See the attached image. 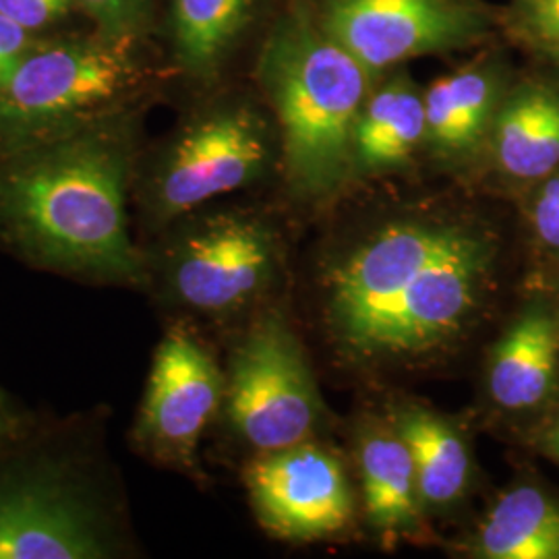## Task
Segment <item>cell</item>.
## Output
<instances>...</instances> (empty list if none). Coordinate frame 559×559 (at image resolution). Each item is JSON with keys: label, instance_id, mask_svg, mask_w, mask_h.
I'll return each instance as SVG.
<instances>
[{"label": "cell", "instance_id": "obj_1", "mask_svg": "<svg viewBox=\"0 0 559 559\" xmlns=\"http://www.w3.org/2000/svg\"><path fill=\"white\" fill-rule=\"evenodd\" d=\"M500 235L464 207H406L325 263L321 313L336 353L365 369L456 350L493 297Z\"/></svg>", "mask_w": 559, "mask_h": 559}, {"label": "cell", "instance_id": "obj_2", "mask_svg": "<svg viewBox=\"0 0 559 559\" xmlns=\"http://www.w3.org/2000/svg\"><path fill=\"white\" fill-rule=\"evenodd\" d=\"M129 143L115 129H83L0 164V237L60 272L138 282L141 261L124 212Z\"/></svg>", "mask_w": 559, "mask_h": 559}, {"label": "cell", "instance_id": "obj_3", "mask_svg": "<svg viewBox=\"0 0 559 559\" xmlns=\"http://www.w3.org/2000/svg\"><path fill=\"white\" fill-rule=\"evenodd\" d=\"M376 75L325 36L300 0H284L253 59V81L276 120L280 173L305 207L353 185V135Z\"/></svg>", "mask_w": 559, "mask_h": 559}, {"label": "cell", "instance_id": "obj_4", "mask_svg": "<svg viewBox=\"0 0 559 559\" xmlns=\"http://www.w3.org/2000/svg\"><path fill=\"white\" fill-rule=\"evenodd\" d=\"M280 170V135L267 104L233 94L203 108L168 143L152 182L160 221L185 216Z\"/></svg>", "mask_w": 559, "mask_h": 559}, {"label": "cell", "instance_id": "obj_5", "mask_svg": "<svg viewBox=\"0 0 559 559\" xmlns=\"http://www.w3.org/2000/svg\"><path fill=\"white\" fill-rule=\"evenodd\" d=\"M325 36L376 78L423 57L468 55L501 38L489 0H300Z\"/></svg>", "mask_w": 559, "mask_h": 559}, {"label": "cell", "instance_id": "obj_6", "mask_svg": "<svg viewBox=\"0 0 559 559\" xmlns=\"http://www.w3.org/2000/svg\"><path fill=\"white\" fill-rule=\"evenodd\" d=\"M226 413L260 454L309 441L323 420L318 383L297 334L276 311L251 325L230 357Z\"/></svg>", "mask_w": 559, "mask_h": 559}, {"label": "cell", "instance_id": "obj_7", "mask_svg": "<svg viewBox=\"0 0 559 559\" xmlns=\"http://www.w3.org/2000/svg\"><path fill=\"white\" fill-rule=\"evenodd\" d=\"M127 50L102 38L29 50L0 87V135L27 138L124 94L140 78Z\"/></svg>", "mask_w": 559, "mask_h": 559}, {"label": "cell", "instance_id": "obj_8", "mask_svg": "<svg viewBox=\"0 0 559 559\" xmlns=\"http://www.w3.org/2000/svg\"><path fill=\"white\" fill-rule=\"evenodd\" d=\"M280 267V245L267 222L224 212L189 228L170 258L177 299L201 313H233L260 299Z\"/></svg>", "mask_w": 559, "mask_h": 559}, {"label": "cell", "instance_id": "obj_9", "mask_svg": "<svg viewBox=\"0 0 559 559\" xmlns=\"http://www.w3.org/2000/svg\"><path fill=\"white\" fill-rule=\"evenodd\" d=\"M245 485L261 526L280 539L334 537L355 514L342 462L316 441L263 452L247 464Z\"/></svg>", "mask_w": 559, "mask_h": 559}, {"label": "cell", "instance_id": "obj_10", "mask_svg": "<svg viewBox=\"0 0 559 559\" xmlns=\"http://www.w3.org/2000/svg\"><path fill=\"white\" fill-rule=\"evenodd\" d=\"M224 392L226 378L210 350L189 330L173 328L154 355L135 433L160 459L191 464Z\"/></svg>", "mask_w": 559, "mask_h": 559}, {"label": "cell", "instance_id": "obj_11", "mask_svg": "<svg viewBox=\"0 0 559 559\" xmlns=\"http://www.w3.org/2000/svg\"><path fill=\"white\" fill-rule=\"evenodd\" d=\"M512 78L506 52L496 40L425 87L423 156L433 168L456 177L479 170Z\"/></svg>", "mask_w": 559, "mask_h": 559}, {"label": "cell", "instance_id": "obj_12", "mask_svg": "<svg viewBox=\"0 0 559 559\" xmlns=\"http://www.w3.org/2000/svg\"><path fill=\"white\" fill-rule=\"evenodd\" d=\"M284 0H168L173 64L187 80L214 85L253 44L260 48Z\"/></svg>", "mask_w": 559, "mask_h": 559}, {"label": "cell", "instance_id": "obj_13", "mask_svg": "<svg viewBox=\"0 0 559 559\" xmlns=\"http://www.w3.org/2000/svg\"><path fill=\"white\" fill-rule=\"evenodd\" d=\"M104 556L96 519L62 487L27 483L0 491V559Z\"/></svg>", "mask_w": 559, "mask_h": 559}, {"label": "cell", "instance_id": "obj_14", "mask_svg": "<svg viewBox=\"0 0 559 559\" xmlns=\"http://www.w3.org/2000/svg\"><path fill=\"white\" fill-rule=\"evenodd\" d=\"M480 168L506 185L528 189L558 170L559 81L512 78Z\"/></svg>", "mask_w": 559, "mask_h": 559}, {"label": "cell", "instance_id": "obj_15", "mask_svg": "<svg viewBox=\"0 0 559 559\" xmlns=\"http://www.w3.org/2000/svg\"><path fill=\"white\" fill-rule=\"evenodd\" d=\"M425 143V87L406 67L380 75L360 108L353 135L355 182L406 173Z\"/></svg>", "mask_w": 559, "mask_h": 559}, {"label": "cell", "instance_id": "obj_16", "mask_svg": "<svg viewBox=\"0 0 559 559\" xmlns=\"http://www.w3.org/2000/svg\"><path fill=\"white\" fill-rule=\"evenodd\" d=\"M559 380V309L549 302L526 307L491 350L487 390L508 413L537 411Z\"/></svg>", "mask_w": 559, "mask_h": 559}, {"label": "cell", "instance_id": "obj_17", "mask_svg": "<svg viewBox=\"0 0 559 559\" xmlns=\"http://www.w3.org/2000/svg\"><path fill=\"white\" fill-rule=\"evenodd\" d=\"M357 466L365 512L381 537L419 539L425 535V506L415 464L390 423L360 429Z\"/></svg>", "mask_w": 559, "mask_h": 559}, {"label": "cell", "instance_id": "obj_18", "mask_svg": "<svg viewBox=\"0 0 559 559\" xmlns=\"http://www.w3.org/2000/svg\"><path fill=\"white\" fill-rule=\"evenodd\" d=\"M390 425L411 452L425 510L459 503L473 477L471 450L459 429L420 404H396Z\"/></svg>", "mask_w": 559, "mask_h": 559}, {"label": "cell", "instance_id": "obj_19", "mask_svg": "<svg viewBox=\"0 0 559 559\" xmlns=\"http://www.w3.org/2000/svg\"><path fill=\"white\" fill-rule=\"evenodd\" d=\"M487 559H559V500L537 485L501 493L475 535Z\"/></svg>", "mask_w": 559, "mask_h": 559}, {"label": "cell", "instance_id": "obj_20", "mask_svg": "<svg viewBox=\"0 0 559 559\" xmlns=\"http://www.w3.org/2000/svg\"><path fill=\"white\" fill-rule=\"evenodd\" d=\"M501 38L559 67V0H510L501 7Z\"/></svg>", "mask_w": 559, "mask_h": 559}, {"label": "cell", "instance_id": "obj_21", "mask_svg": "<svg viewBox=\"0 0 559 559\" xmlns=\"http://www.w3.org/2000/svg\"><path fill=\"white\" fill-rule=\"evenodd\" d=\"M96 23L102 40L131 48L147 32L156 0H78Z\"/></svg>", "mask_w": 559, "mask_h": 559}, {"label": "cell", "instance_id": "obj_22", "mask_svg": "<svg viewBox=\"0 0 559 559\" xmlns=\"http://www.w3.org/2000/svg\"><path fill=\"white\" fill-rule=\"evenodd\" d=\"M526 216L540 247L559 255V168L531 187Z\"/></svg>", "mask_w": 559, "mask_h": 559}, {"label": "cell", "instance_id": "obj_23", "mask_svg": "<svg viewBox=\"0 0 559 559\" xmlns=\"http://www.w3.org/2000/svg\"><path fill=\"white\" fill-rule=\"evenodd\" d=\"M78 0H0V13L27 32H38L62 20Z\"/></svg>", "mask_w": 559, "mask_h": 559}, {"label": "cell", "instance_id": "obj_24", "mask_svg": "<svg viewBox=\"0 0 559 559\" xmlns=\"http://www.w3.org/2000/svg\"><path fill=\"white\" fill-rule=\"evenodd\" d=\"M29 36H32V32L23 29L15 21H11L0 13V87L17 69L23 57L32 50Z\"/></svg>", "mask_w": 559, "mask_h": 559}, {"label": "cell", "instance_id": "obj_25", "mask_svg": "<svg viewBox=\"0 0 559 559\" xmlns=\"http://www.w3.org/2000/svg\"><path fill=\"white\" fill-rule=\"evenodd\" d=\"M540 443H543V450H545L551 459L558 460L559 462V417L545 429V433H543V438H540Z\"/></svg>", "mask_w": 559, "mask_h": 559}, {"label": "cell", "instance_id": "obj_26", "mask_svg": "<svg viewBox=\"0 0 559 559\" xmlns=\"http://www.w3.org/2000/svg\"><path fill=\"white\" fill-rule=\"evenodd\" d=\"M4 433V423H2V419H0V436Z\"/></svg>", "mask_w": 559, "mask_h": 559}, {"label": "cell", "instance_id": "obj_27", "mask_svg": "<svg viewBox=\"0 0 559 559\" xmlns=\"http://www.w3.org/2000/svg\"><path fill=\"white\" fill-rule=\"evenodd\" d=\"M0 404H2V396H0Z\"/></svg>", "mask_w": 559, "mask_h": 559}]
</instances>
